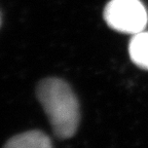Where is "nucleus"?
Instances as JSON below:
<instances>
[{"instance_id":"20e7f679","label":"nucleus","mask_w":148,"mask_h":148,"mask_svg":"<svg viewBox=\"0 0 148 148\" xmlns=\"http://www.w3.org/2000/svg\"><path fill=\"white\" fill-rule=\"evenodd\" d=\"M131 60L142 69L148 70V32L134 34L129 44Z\"/></svg>"},{"instance_id":"f03ea898","label":"nucleus","mask_w":148,"mask_h":148,"mask_svg":"<svg viewBox=\"0 0 148 148\" xmlns=\"http://www.w3.org/2000/svg\"><path fill=\"white\" fill-rule=\"evenodd\" d=\"M104 20L113 30L134 35L144 31L148 14L140 0H111L104 9Z\"/></svg>"},{"instance_id":"7ed1b4c3","label":"nucleus","mask_w":148,"mask_h":148,"mask_svg":"<svg viewBox=\"0 0 148 148\" xmlns=\"http://www.w3.org/2000/svg\"><path fill=\"white\" fill-rule=\"evenodd\" d=\"M3 148H53V145L44 133L29 131L12 137Z\"/></svg>"},{"instance_id":"f257e3e1","label":"nucleus","mask_w":148,"mask_h":148,"mask_svg":"<svg viewBox=\"0 0 148 148\" xmlns=\"http://www.w3.org/2000/svg\"><path fill=\"white\" fill-rule=\"evenodd\" d=\"M37 98L56 136L67 139L76 133L80 119L79 104L67 83L58 78L44 79L37 88Z\"/></svg>"}]
</instances>
